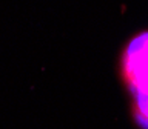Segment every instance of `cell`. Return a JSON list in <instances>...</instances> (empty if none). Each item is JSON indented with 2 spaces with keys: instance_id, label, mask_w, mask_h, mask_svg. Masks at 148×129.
<instances>
[{
  "instance_id": "1",
  "label": "cell",
  "mask_w": 148,
  "mask_h": 129,
  "mask_svg": "<svg viewBox=\"0 0 148 129\" xmlns=\"http://www.w3.org/2000/svg\"><path fill=\"white\" fill-rule=\"evenodd\" d=\"M123 75L134 105V120L148 129V32L130 41L123 54Z\"/></svg>"
}]
</instances>
